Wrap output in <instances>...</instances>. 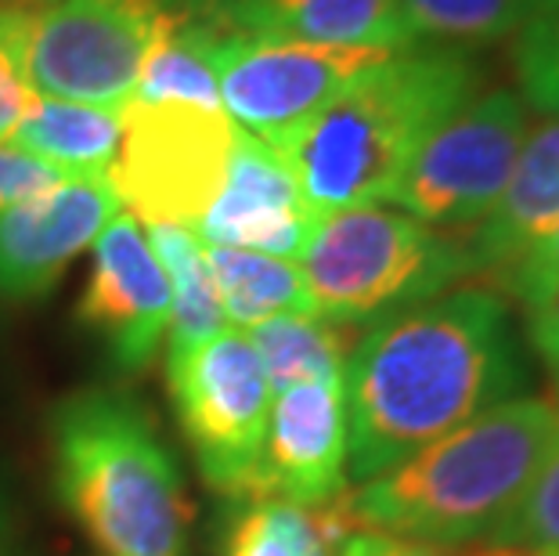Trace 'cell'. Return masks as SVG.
<instances>
[{
  "label": "cell",
  "instance_id": "1",
  "mask_svg": "<svg viewBox=\"0 0 559 556\" xmlns=\"http://www.w3.org/2000/svg\"><path fill=\"white\" fill-rule=\"evenodd\" d=\"M520 376L513 322L495 289L440 293L379 318L343 369L347 477H376L516 398Z\"/></svg>",
  "mask_w": 559,
  "mask_h": 556
},
{
  "label": "cell",
  "instance_id": "2",
  "mask_svg": "<svg viewBox=\"0 0 559 556\" xmlns=\"http://www.w3.org/2000/svg\"><path fill=\"white\" fill-rule=\"evenodd\" d=\"M480 87L466 47H404L354 76L325 109L267 141L311 214L386 203L415 149Z\"/></svg>",
  "mask_w": 559,
  "mask_h": 556
},
{
  "label": "cell",
  "instance_id": "3",
  "mask_svg": "<svg viewBox=\"0 0 559 556\" xmlns=\"http://www.w3.org/2000/svg\"><path fill=\"white\" fill-rule=\"evenodd\" d=\"M559 445L552 401L509 398L347 495L354 528L466 546L498 542Z\"/></svg>",
  "mask_w": 559,
  "mask_h": 556
},
{
  "label": "cell",
  "instance_id": "4",
  "mask_svg": "<svg viewBox=\"0 0 559 556\" xmlns=\"http://www.w3.org/2000/svg\"><path fill=\"white\" fill-rule=\"evenodd\" d=\"M55 484L102 556H188L192 502L156 427L120 394H76L51 419Z\"/></svg>",
  "mask_w": 559,
  "mask_h": 556
},
{
  "label": "cell",
  "instance_id": "5",
  "mask_svg": "<svg viewBox=\"0 0 559 556\" xmlns=\"http://www.w3.org/2000/svg\"><path fill=\"white\" fill-rule=\"evenodd\" d=\"M296 260L314 315L340 326L433 300L469 275L462 242L386 203L321 214Z\"/></svg>",
  "mask_w": 559,
  "mask_h": 556
},
{
  "label": "cell",
  "instance_id": "6",
  "mask_svg": "<svg viewBox=\"0 0 559 556\" xmlns=\"http://www.w3.org/2000/svg\"><path fill=\"white\" fill-rule=\"evenodd\" d=\"M235 127L224 109L181 102L123 105V138L105 181L134 221L195 228L221 192Z\"/></svg>",
  "mask_w": 559,
  "mask_h": 556
},
{
  "label": "cell",
  "instance_id": "7",
  "mask_svg": "<svg viewBox=\"0 0 559 556\" xmlns=\"http://www.w3.org/2000/svg\"><path fill=\"white\" fill-rule=\"evenodd\" d=\"M170 26L159 0H58L29 11L22 66L37 94L123 109Z\"/></svg>",
  "mask_w": 559,
  "mask_h": 556
},
{
  "label": "cell",
  "instance_id": "8",
  "mask_svg": "<svg viewBox=\"0 0 559 556\" xmlns=\"http://www.w3.org/2000/svg\"><path fill=\"white\" fill-rule=\"evenodd\" d=\"M166 376L202 477L228 499H260V456L275 390L249 336L228 326L166 365Z\"/></svg>",
  "mask_w": 559,
  "mask_h": 556
},
{
  "label": "cell",
  "instance_id": "9",
  "mask_svg": "<svg viewBox=\"0 0 559 556\" xmlns=\"http://www.w3.org/2000/svg\"><path fill=\"white\" fill-rule=\"evenodd\" d=\"M527 127V102L520 91L473 94L415 149L386 203H397L430 228L484 221L516 167Z\"/></svg>",
  "mask_w": 559,
  "mask_h": 556
},
{
  "label": "cell",
  "instance_id": "10",
  "mask_svg": "<svg viewBox=\"0 0 559 556\" xmlns=\"http://www.w3.org/2000/svg\"><path fill=\"white\" fill-rule=\"evenodd\" d=\"M386 55L368 47L267 44L221 33L213 44V76L221 109L235 127L260 141H278Z\"/></svg>",
  "mask_w": 559,
  "mask_h": 556
},
{
  "label": "cell",
  "instance_id": "11",
  "mask_svg": "<svg viewBox=\"0 0 559 556\" xmlns=\"http://www.w3.org/2000/svg\"><path fill=\"white\" fill-rule=\"evenodd\" d=\"M83 326L94 329L123 369H145L170 326V282L130 214H116L94 239V264L80 300Z\"/></svg>",
  "mask_w": 559,
  "mask_h": 556
},
{
  "label": "cell",
  "instance_id": "12",
  "mask_svg": "<svg viewBox=\"0 0 559 556\" xmlns=\"http://www.w3.org/2000/svg\"><path fill=\"white\" fill-rule=\"evenodd\" d=\"M347 495V405L343 380L285 387L271 398L260 499L325 510Z\"/></svg>",
  "mask_w": 559,
  "mask_h": 556
},
{
  "label": "cell",
  "instance_id": "13",
  "mask_svg": "<svg viewBox=\"0 0 559 556\" xmlns=\"http://www.w3.org/2000/svg\"><path fill=\"white\" fill-rule=\"evenodd\" d=\"M105 177H62L0 214V293L37 297L120 214Z\"/></svg>",
  "mask_w": 559,
  "mask_h": 556
},
{
  "label": "cell",
  "instance_id": "14",
  "mask_svg": "<svg viewBox=\"0 0 559 556\" xmlns=\"http://www.w3.org/2000/svg\"><path fill=\"white\" fill-rule=\"evenodd\" d=\"M314 221L318 217L304 203L300 188L275 156V149L246 130H235L221 192L195 224L199 239L210 246L296 260Z\"/></svg>",
  "mask_w": 559,
  "mask_h": 556
},
{
  "label": "cell",
  "instance_id": "15",
  "mask_svg": "<svg viewBox=\"0 0 559 556\" xmlns=\"http://www.w3.org/2000/svg\"><path fill=\"white\" fill-rule=\"evenodd\" d=\"M559 232V116L545 113L538 123L527 127L520 145L516 167L487 210V217L473 224L466 250V271L484 275L506 289L516 268L538 246Z\"/></svg>",
  "mask_w": 559,
  "mask_h": 556
},
{
  "label": "cell",
  "instance_id": "16",
  "mask_svg": "<svg viewBox=\"0 0 559 556\" xmlns=\"http://www.w3.org/2000/svg\"><path fill=\"white\" fill-rule=\"evenodd\" d=\"M221 33L267 44L404 51L415 37L401 0H221L206 19Z\"/></svg>",
  "mask_w": 559,
  "mask_h": 556
},
{
  "label": "cell",
  "instance_id": "17",
  "mask_svg": "<svg viewBox=\"0 0 559 556\" xmlns=\"http://www.w3.org/2000/svg\"><path fill=\"white\" fill-rule=\"evenodd\" d=\"M123 138V109L33 94L8 145L66 177H105Z\"/></svg>",
  "mask_w": 559,
  "mask_h": 556
},
{
  "label": "cell",
  "instance_id": "18",
  "mask_svg": "<svg viewBox=\"0 0 559 556\" xmlns=\"http://www.w3.org/2000/svg\"><path fill=\"white\" fill-rule=\"evenodd\" d=\"M148 242L170 282V326H166V365L181 362L188 351L228 329L221 311L217 282H213L206 242L195 228L181 224H156L148 228Z\"/></svg>",
  "mask_w": 559,
  "mask_h": 556
},
{
  "label": "cell",
  "instance_id": "19",
  "mask_svg": "<svg viewBox=\"0 0 559 556\" xmlns=\"http://www.w3.org/2000/svg\"><path fill=\"white\" fill-rule=\"evenodd\" d=\"M206 260L213 282H217L224 322H231V329L249 333V329L264 326L271 318L314 315L311 293H307L304 271L296 260L210 242Z\"/></svg>",
  "mask_w": 559,
  "mask_h": 556
},
{
  "label": "cell",
  "instance_id": "20",
  "mask_svg": "<svg viewBox=\"0 0 559 556\" xmlns=\"http://www.w3.org/2000/svg\"><path fill=\"white\" fill-rule=\"evenodd\" d=\"M246 336L253 343L275 394L296 383L343 380L347 354L354 347V340H358L350 336V326L329 322V318L318 315L271 318V322L249 329Z\"/></svg>",
  "mask_w": 559,
  "mask_h": 556
},
{
  "label": "cell",
  "instance_id": "21",
  "mask_svg": "<svg viewBox=\"0 0 559 556\" xmlns=\"http://www.w3.org/2000/svg\"><path fill=\"white\" fill-rule=\"evenodd\" d=\"M221 29L199 19H170V26L148 51L138 76V102H181L221 109L213 76V44Z\"/></svg>",
  "mask_w": 559,
  "mask_h": 556
},
{
  "label": "cell",
  "instance_id": "22",
  "mask_svg": "<svg viewBox=\"0 0 559 556\" xmlns=\"http://www.w3.org/2000/svg\"><path fill=\"white\" fill-rule=\"evenodd\" d=\"M415 44L480 47L516 37L538 0H401Z\"/></svg>",
  "mask_w": 559,
  "mask_h": 556
},
{
  "label": "cell",
  "instance_id": "23",
  "mask_svg": "<svg viewBox=\"0 0 559 556\" xmlns=\"http://www.w3.org/2000/svg\"><path fill=\"white\" fill-rule=\"evenodd\" d=\"M228 556H336V546L314 510L282 499H253L235 520Z\"/></svg>",
  "mask_w": 559,
  "mask_h": 556
},
{
  "label": "cell",
  "instance_id": "24",
  "mask_svg": "<svg viewBox=\"0 0 559 556\" xmlns=\"http://www.w3.org/2000/svg\"><path fill=\"white\" fill-rule=\"evenodd\" d=\"M513 69L523 102L559 116V0H538L534 15L513 37Z\"/></svg>",
  "mask_w": 559,
  "mask_h": 556
},
{
  "label": "cell",
  "instance_id": "25",
  "mask_svg": "<svg viewBox=\"0 0 559 556\" xmlns=\"http://www.w3.org/2000/svg\"><path fill=\"white\" fill-rule=\"evenodd\" d=\"M498 542L520 549L523 556H559V445L545 459L527 499L520 502L516 517L509 520Z\"/></svg>",
  "mask_w": 559,
  "mask_h": 556
},
{
  "label": "cell",
  "instance_id": "26",
  "mask_svg": "<svg viewBox=\"0 0 559 556\" xmlns=\"http://www.w3.org/2000/svg\"><path fill=\"white\" fill-rule=\"evenodd\" d=\"M26 8L0 4V145L11 138V130L26 116L33 91L26 80V66H22V47H26Z\"/></svg>",
  "mask_w": 559,
  "mask_h": 556
},
{
  "label": "cell",
  "instance_id": "27",
  "mask_svg": "<svg viewBox=\"0 0 559 556\" xmlns=\"http://www.w3.org/2000/svg\"><path fill=\"white\" fill-rule=\"evenodd\" d=\"M336 556H523L506 542H466V546H437V542H415L383 535V531L354 528L340 542Z\"/></svg>",
  "mask_w": 559,
  "mask_h": 556
},
{
  "label": "cell",
  "instance_id": "28",
  "mask_svg": "<svg viewBox=\"0 0 559 556\" xmlns=\"http://www.w3.org/2000/svg\"><path fill=\"white\" fill-rule=\"evenodd\" d=\"M62 177L66 174H58L55 167H47V163L26 156V152L0 145V214L26 203L33 196L47 192V188H55Z\"/></svg>",
  "mask_w": 559,
  "mask_h": 556
},
{
  "label": "cell",
  "instance_id": "29",
  "mask_svg": "<svg viewBox=\"0 0 559 556\" xmlns=\"http://www.w3.org/2000/svg\"><path fill=\"white\" fill-rule=\"evenodd\" d=\"M520 304L527 307V336L534 343V351H538L552 369H559V275L527 289L520 297Z\"/></svg>",
  "mask_w": 559,
  "mask_h": 556
},
{
  "label": "cell",
  "instance_id": "30",
  "mask_svg": "<svg viewBox=\"0 0 559 556\" xmlns=\"http://www.w3.org/2000/svg\"><path fill=\"white\" fill-rule=\"evenodd\" d=\"M552 275H559V232L545 246H538V250H534L527 260H523V264L516 268V275L506 282V289L520 300L523 293L534 289L545 279H552Z\"/></svg>",
  "mask_w": 559,
  "mask_h": 556
},
{
  "label": "cell",
  "instance_id": "31",
  "mask_svg": "<svg viewBox=\"0 0 559 556\" xmlns=\"http://www.w3.org/2000/svg\"><path fill=\"white\" fill-rule=\"evenodd\" d=\"M170 19H206L221 0H159Z\"/></svg>",
  "mask_w": 559,
  "mask_h": 556
},
{
  "label": "cell",
  "instance_id": "32",
  "mask_svg": "<svg viewBox=\"0 0 559 556\" xmlns=\"http://www.w3.org/2000/svg\"><path fill=\"white\" fill-rule=\"evenodd\" d=\"M552 409H556V419H559V369H556V405Z\"/></svg>",
  "mask_w": 559,
  "mask_h": 556
}]
</instances>
